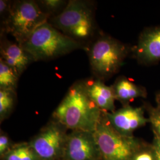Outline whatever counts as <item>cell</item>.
Instances as JSON below:
<instances>
[{"label": "cell", "instance_id": "ffe728a7", "mask_svg": "<svg viewBox=\"0 0 160 160\" xmlns=\"http://www.w3.org/2000/svg\"><path fill=\"white\" fill-rule=\"evenodd\" d=\"M12 2L7 0L0 1V14L4 18L3 22L8 17L12 8Z\"/></svg>", "mask_w": 160, "mask_h": 160}, {"label": "cell", "instance_id": "d6986e66", "mask_svg": "<svg viewBox=\"0 0 160 160\" xmlns=\"http://www.w3.org/2000/svg\"><path fill=\"white\" fill-rule=\"evenodd\" d=\"M11 142L8 135L2 132L0 135V155L3 157L11 149Z\"/></svg>", "mask_w": 160, "mask_h": 160}, {"label": "cell", "instance_id": "e0dca14e", "mask_svg": "<svg viewBox=\"0 0 160 160\" xmlns=\"http://www.w3.org/2000/svg\"><path fill=\"white\" fill-rule=\"evenodd\" d=\"M40 4L42 6L41 8L50 16L51 14L61 9L65 2L61 0H44L40 1Z\"/></svg>", "mask_w": 160, "mask_h": 160}, {"label": "cell", "instance_id": "6da1fadb", "mask_svg": "<svg viewBox=\"0 0 160 160\" xmlns=\"http://www.w3.org/2000/svg\"><path fill=\"white\" fill-rule=\"evenodd\" d=\"M102 114L89 97L84 81H78L70 87L53 116L67 129L94 132Z\"/></svg>", "mask_w": 160, "mask_h": 160}, {"label": "cell", "instance_id": "5b68a950", "mask_svg": "<svg viewBox=\"0 0 160 160\" xmlns=\"http://www.w3.org/2000/svg\"><path fill=\"white\" fill-rule=\"evenodd\" d=\"M90 66L99 79L108 78L115 74L128 54L126 46L107 36H102L88 49Z\"/></svg>", "mask_w": 160, "mask_h": 160}, {"label": "cell", "instance_id": "52a82bcc", "mask_svg": "<svg viewBox=\"0 0 160 160\" xmlns=\"http://www.w3.org/2000/svg\"><path fill=\"white\" fill-rule=\"evenodd\" d=\"M65 128L56 121L40 131L30 142L40 160H56L63 156L67 135Z\"/></svg>", "mask_w": 160, "mask_h": 160}, {"label": "cell", "instance_id": "7402d4cb", "mask_svg": "<svg viewBox=\"0 0 160 160\" xmlns=\"http://www.w3.org/2000/svg\"><path fill=\"white\" fill-rule=\"evenodd\" d=\"M154 136L152 151L155 160H160V138L155 134Z\"/></svg>", "mask_w": 160, "mask_h": 160}, {"label": "cell", "instance_id": "9c48e42d", "mask_svg": "<svg viewBox=\"0 0 160 160\" xmlns=\"http://www.w3.org/2000/svg\"><path fill=\"white\" fill-rule=\"evenodd\" d=\"M103 114L114 130L126 136H132L133 132L146 125L148 121L144 116L142 108H133L128 105L113 112Z\"/></svg>", "mask_w": 160, "mask_h": 160}, {"label": "cell", "instance_id": "8fae6325", "mask_svg": "<svg viewBox=\"0 0 160 160\" xmlns=\"http://www.w3.org/2000/svg\"><path fill=\"white\" fill-rule=\"evenodd\" d=\"M133 51L142 62L150 63L160 59V27L144 32Z\"/></svg>", "mask_w": 160, "mask_h": 160}, {"label": "cell", "instance_id": "277c9868", "mask_svg": "<svg viewBox=\"0 0 160 160\" xmlns=\"http://www.w3.org/2000/svg\"><path fill=\"white\" fill-rule=\"evenodd\" d=\"M49 15L33 1H17L12 2L8 17L3 22V31L12 34L22 46L40 26L48 22Z\"/></svg>", "mask_w": 160, "mask_h": 160}, {"label": "cell", "instance_id": "7c38bea8", "mask_svg": "<svg viewBox=\"0 0 160 160\" xmlns=\"http://www.w3.org/2000/svg\"><path fill=\"white\" fill-rule=\"evenodd\" d=\"M84 82L89 97L103 113L114 112L116 97L112 87L106 86L100 79L87 80Z\"/></svg>", "mask_w": 160, "mask_h": 160}, {"label": "cell", "instance_id": "5bb4252c", "mask_svg": "<svg viewBox=\"0 0 160 160\" xmlns=\"http://www.w3.org/2000/svg\"><path fill=\"white\" fill-rule=\"evenodd\" d=\"M19 75L0 59V90L16 92Z\"/></svg>", "mask_w": 160, "mask_h": 160}, {"label": "cell", "instance_id": "ac0fdd59", "mask_svg": "<svg viewBox=\"0 0 160 160\" xmlns=\"http://www.w3.org/2000/svg\"><path fill=\"white\" fill-rule=\"evenodd\" d=\"M149 121L154 134L160 138V110L157 108H152L149 110Z\"/></svg>", "mask_w": 160, "mask_h": 160}, {"label": "cell", "instance_id": "2e32d148", "mask_svg": "<svg viewBox=\"0 0 160 160\" xmlns=\"http://www.w3.org/2000/svg\"><path fill=\"white\" fill-rule=\"evenodd\" d=\"M16 98V92L0 90V120L6 119L12 112Z\"/></svg>", "mask_w": 160, "mask_h": 160}, {"label": "cell", "instance_id": "3957f363", "mask_svg": "<svg viewBox=\"0 0 160 160\" xmlns=\"http://www.w3.org/2000/svg\"><path fill=\"white\" fill-rule=\"evenodd\" d=\"M50 23L80 43L92 37L96 29L92 7L80 0L69 1L62 12L52 18Z\"/></svg>", "mask_w": 160, "mask_h": 160}, {"label": "cell", "instance_id": "9a60e30c", "mask_svg": "<svg viewBox=\"0 0 160 160\" xmlns=\"http://www.w3.org/2000/svg\"><path fill=\"white\" fill-rule=\"evenodd\" d=\"M4 160H40L29 143H22L12 147L4 156Z\"/></svg>", "mask_w": 160, "mask_h": 160}, {"label": "cell", "instance_id": "7a4b0ae2", "mask_svg": "<svg viewBox=\"0 0 160 160\" xmlns=\"http://www.w3.org/2000/svg\"><path fill=\"white\" fill-rule=\"evenodd\" d=\"M82 45L47 22L36 29L21 46L34 61H38L65 55L81 48Z\"/></svg>", "mask_w": 160, "mask_h": 160}, {"label": "cell", "instance_id": "8992f818", "mask_svg": "<svg viewBox=\"0 0 160 160\" xmlns=\"http://www.w3.org/2000/svg\"><path fill=\"white\" fill-rule=\"evenodd\" d=\"M94 134L103 160H133L140 151L136 138L123 135L114 130L104 115Z\"/></svg>", "mask_w": 160, "mask_h": 160}, {"label": "cell", "instance_id": "30bf717a", "mask_svg": "<svg viewBox=\"0 0 160 160\" xmlns=\"http://www.w3.org/2000/svg\"><path fill=\"white\" fill-rule=\"evenodd\" d=\"M1 58L20 76L33 59L17 42L1 40L0 46Z\"/></svg>", "mask_w": 160, "mask_h": 160}, {"label": "cell", "instance_id": "ba28073f", "mask_svg": "<svg viewBox=\"0 0 160 160\" xmlns=\"http://www.w3.org/2000/svg\"><path fill=\"white\" fill-rule=\"evenodd\" d=\"M63 157L65 160H101L94 132H71L67 136Z\"/></svg>", "mask_w": 160, "mask_h": 160}, {"label": "cell", "instance_id": "4fadbf2b", "mask_svg": "<svg viewBox=\"0 0 160 160\" xmlns=\"http://www.w3.org/2000/svg\"><path fill=\"white\" fill-rule=\"evenodd\" d=\"M114 90L116 99L127 105L138 97H146L145 90L136 85L126 78H120L112 87Z\"/></svg>", "mask_w": 160, "mask_h": 160}, {"label": "cell", "instance_id": "44dd1931", "mask_svg": "<svg viewBox=\"0 0 160 160\" xmlns=\"http://www.w3.org/2000/svg\"><path fill=\"white\" fill-rule=\"evenodd\" d=\"M133 160H155V159L152 151H139L137 154L135 155Z\"/></svg>", "mask_w": 160, "mask_h": 160}, {"label": "cell", "instance_id": "603a6c76", "mask_svg": "<svg viewBox=\"0 0 160 160\" xmlns=\"http://www.w3.org/2000/svg\"><path fill=\"white\" fill-rule=\"evenodd\" d=\"M156 100H157V104H158L157 108L160 110V93H158V94L157 95Z\"/></svg>", "mask_w": 160, "mask_h": 160}]
</instances>
